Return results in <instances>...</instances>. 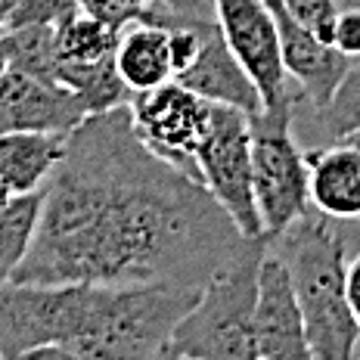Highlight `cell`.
<instances>
[{
  "label": "cell",
  "mask_w": 360,
  "mask_h": 360,
  "mask_svg": "<svg viewBox=\"0 0 360 360\" xmlns=\"http://www.w3.org/2000/svg\"><path fill=\"white\" fill-rule=\"evenodd\" d=\"M245 243L199 177L140 140L124 103L69 134L32 252L13 280L205 289Z\"/></svg>",
  "instance_id": "cell-1"
},
{
  "label": "cell",
  "mask_w": 360,
  "mask_h": 360,
  "mask_svg": "<svg viewBox=\"0 0 360 360\" xmlns=\"http://www.w3.org/2000/svg\"><path fill=\"white\" fill-rule=\"evenodd\" d=\"M270 245L289 264L304 314L311 357H360V323L348 302V243L335 227V217L320 208L304 212L289 230L270 239Z\"/></svg>",
  "instance_id": "cell-2"
},
{
  "label": "cell",
  "mask_w": 360,
  "mask_h": 360,
  "mask_svg": "<svg viewBox=\"0 0 360 360\" xmlns=\"http://www.w3.org/2000/svg\"><path fill=\"white\" fill-rule=\"evenodd\" d=\"M202 289L186 286H94L87 320L72 357L149 360L168 357L177 323L193 311Z\"/></svg>",
  "instance_id": "cell-3"
},
{
  "label": "cell",
  "mask_w": 360,
  "mask_h": 360,
  "mask_svg": "<svg viewBox=\"0 0 360 360\" xmlns=\"http://www.w3.org/2000/svg\"><path fill=\"white\" fill-rule=\"evenodd\" d=\"M270 236H258L239 249L212 280L199 302L177 323L168 357L190 360H258L255 304H258L261 261Z\"/></svg>",
  "instance_id": "cell-4"
},
{
  "label": "cell",
  "mask_w": 360,
  "mask_h": 360,
  "mask_svg": "<svg viewBox=\"0 0 360 360\" xmlns=\"http://www.w3.org/2000/svg\"><path fill=\"white\" fill-rule=\"evenodd\" d=\"M295 103L252 115V171L264 233L276 239L311 212V168L292 137Z\"/></svg>",
  "instance_id": "cell-5"
},
{
  "label": "cell",
  "mask_w": 360,
  "mask_h": 360,
  "mask_svg": "<svg viewBox=\"0 0 360 360\" xmlns=\"http://www.w3.org/2000/svg\"><path fill=\"white\" fill-rule=\"evenodd\" d=\"M90 289L94 283H0V357H28L41 345H63L72 357Z\"/></svg>",
  "instance_id": "cell-6"
},
{
  "label": "cell",
  "mask_w": 360,
  "mask_h": 360,
  "mask_svg": "<svg viewBox=\"0 0 360 360\" xmlns=\"http://www.w3.org/2000/svg\"><path fill=\"white\" fill-rule=\"evenodd\" d=\"M196 168L202 184L236 221L243 236L258 239L264 233L258 196H255L252 171V115L236 106H212V124L196 153Z\"/></svg>",
  "instance_id": "cell-7"
},
{
  "label": "cell",
  "mask_w": 360,
  "mask_h": 360,
  "mask_svg": "<svg viewBox=\"0 0 360 360\" xmlns=\"http://www.w3.org/2000/svg\"><path fill=\"white\" fill-rule=\"evenodd\" d=\"M127 106H131L134 131L153 153L199 177L196 153L212 124V100L171 78L168 84L131 94Z\"/></svg>",
  "instance_id": "cell-8"
},
{
  "label": "cell",
  "mask_w": 360,
  "mask_h": 360,
  "mask_svg": "<svg viewBox=\"0 0 360 360\" xmlns=\"http://www.w3.org/2000/svg\"><path fill=\"white\" fill-rule=\"evenodd\" d=\"M214 16L230 50L258 84L264 109L298 103L302 90L295 94L289 87L280 28H276V16L267 0H214Z\"/></svg>",
  "instance_id": "cell-9"
},
{
  "label": "cell",
  "mask_w": 360,
  "mask_h": 360,
  "mask_svg": "<svg viewBox=\"0 0 360 360\" xmlns=\"http://www.w3.org/2000/svg\"><path fill=\"white\" fill-rule=\"evenodd\" d=\"M255 339H258V360H314L289 264L274 245L261 261Z\"/></svg>",
  "instance_id": "cell-10"
},
{
  "label": "cell",
  "mask_w": 360,
  "mask_h": 360,
  "mask_svg": "<svg viewBox=\"0 0 360 360\" xmlns=\"http://www.w3.org/2000/svg\"><path fill=\"white\" fill-rule=\"evenodd\" d=\"M87 118L84 103L72 87L6 65L0 75V134L53 131L72 134Z\"/></svg>",
  "instance_id": "cell-11"
},
{
  "label": "cell",
  "mask_w": 360,
  "mask_h": 360,
  "mask_svg": "<svg viewBox=\"0 0 360 360\" xmlns=\"http://www.w3.org/2000/svg\"><path fill=\"white\" fill-rule=\"evenodd\" d=\"M267 6L276 16L283 63H286L289 78H295L302 96L314 109H323L339 90L342 78L348 75L351 56L342 53L333 41H323L314 28H307L283 0H267Z\"/></svg>",
  "instance_id": "cell-12"
},
{
  "label": "cell",
  "mask_w": 360,
  "mask_h": 360,
  "mask_svg": "<svg viewBox=\"0 0 360 360\" xmlns=\"http://www.w3.org/2000/svg\"><path fill=\"white\" fill-rule=\"evenodd\" d=\"M174 81H180L184 87L196 90L199 96L212 103H224V106H236L245 115H258L264 112V100L261 90L252 81V75L243 69V63L236 59V53L230 50L227 37H224L221 25H212L205 44H202L196 63L186 72H180Z\"/></svg>",
  "instance_id": "cell-13"
},
{
  "label": "cell",
  "mask_w": 360,
  "mask_h": 360,
  "mask_svg": "<svg viewBox=\"0 0 360 360\" xmlns=\"http://www.w3.org/2000/svg\"><path fill=\"white\" fill-rule=\"evenodd\" d=\"M311 202L335 221L360 217V149L348 140H333V146L311 149Z\"/></svg>",
  "instance_id": "cell-14"
},
{
  "label": "cell",
  "mask_w": 360,
  "mask_h": 360,
  "mask_svg": "<svg viewBox=\"0 0 360 360\" xmlns=\"http://www.w3.org/2000/svg\"><path fill=\"white\" fill-rule=\"evenodd\" d=\"M69 134L53 131H6L0 134V180L10 193L44 190L59 162L65 159Z\"/></svg>",
  "instance_id": "cell-15"
},
{
  "label": "cell",
  "mask_w": 360,
  "mask_h": 360,
  "mask_svg": "<svg viewBox=\"0 0 360 360\" xmlns=\"http://www.w3.org/2000/svg\"><path fill=\"white\" fill-rule=\"evenodd\" d=\"M118 75L131 94L153 90L174 78L171 65V32L155 22H131L122 28L115 50Z\"/></svg>",
  "instance_id": "cell-16"
},
{
  "label": "cell",
  "mask_w": 360,
  "mask_h": 360,
  "mask_svg": "<svg viewBox=\"0 0 360 360\" xmlns=\"http://www.w3.org/2000/svg\"><path fill=\"white\" fill-rule=\"evenodd\" d=\"M47 186L34 193H16L0 208V283H10L41 227Z\"/></svg>",
  "instance_id": "cell-17"
},
{
  "label": "cell",
  "mask_w": 360,
  "mask_h": 360,
  "mask_svg": "<svg viewBox=\"0 0 360 360\" xmlns=\"http://www.w3.org/2000/svg\"><path fill=\"white\" fill-rule=\"evenodd\" d=\"M56 81L78 94L87 115L109 112L115 106H124V103L131 100V90H127L122 75H118L115 56L96 59V63H59Z\"/></svg>",
  "instance_id": "cell-18"
},
{
  "label": "cell",
  "mask_w": 360,
  "mask_h": 360,
  "mask_svg": "<svg viewBox=\"0 0 360 360\" xmlns=\"http://www.w3.org/2000/svg\"><path fill=\"white\" fill-rule=\"evenodd\" d=\"M6 63L13 69H22L28 75H37L44 81H56L59 75V28L47 22H34V25L6 28L4 34Z\"/></svg>",
  "instance_id": "cell-19"
},
{
  "label": "cell",
  "mask_w": 360,
  "mask_h": 360,
  "mask_svg": "<svg viewBox=\"0 0 360 360\" xmlns=\"http://www.w3.org/2000/svg\"><path fill=\"white\" fill-rule=\"evenodd\" d=\"M59 28V59L63 63H96L109 59L118 50L122 28L112 22L94 16L87 10H78L69 16Z\"/></svg>",
  "instance_id": "cell-20"
},
{
  "label": "cell",
  "mask_w": 360,
  "mask_h": 360,
  "mask_svg": "<svg viewBox=\"0 0 360 360\" xmlns=\"http://www.w3.org/2000/svg\"><path fill=\"white\" fill-rule=\"evenodd\" d=\"M317 118L329 140H345L360 131V65L348 69L333 100L323 109H317Z\"/></svg>",
  "instance_id": "cell-21"
},
{
  "label": "cell",
  "mask_w": 360,
  "mask_h": 360,
  "mask_svg": "<svg viewBox=\"0 0 360 360\" xmlns=\"http://www.w3.org/2000/svg\"><path fill=\"white\" fill-rule=\"evenodd\" d=\"M81 10V0H19L16 10L6 19V28L34 25V22H47V25H63L69 16Z\"/></svg>",
  "instance_id": "cell-22"
},
{
  "label": "cell",
  "mask_w": 360,
  "mask_h": 360,
  "mask_svg": "<svg viewBox=\"0 0 360 360\" xmlns=\"http://www.w3.org/2000/svg\"><path fill=\"white\" fill-rule=\"evenodd\" d=\"M307 28H314L323 41H333L335 34V19H339V6L335 0H283Z\"/></svg>",
  "instance_id": "cell-23"
},
{
  "label": "cell",
  "mask_w": 360,
  "mask_h": 360,
  "mask_svg": "<svg viewBox=\"0 0 360 360\" xmlns=\"http://www.w3.org/2000/svg\"><path fill=\"white\" fill-rule=\"evenodd\" d=\"M146 6H149V0H81V10L94 13V16L106 19L118 28L137 22L140 16H143Z\"/></svg>",
  "instance_id": "cell-24"
},
{
  "label": "cell",
  "mask_w": 360,
  "mask_h": 360,
  "mask_svg": "<svg viewBox=\"0 0 360 360\" xmlns=\"http://www.w3.org/2000/svg\"><path fill=\"white\" fill-rule=\"evenodd\" d=\"M333 44L342 50V53H348L351 59L360 56V6H351V10L339 13Z\"/></svg>",
  "instance_id": "cell-25"
},
{
  "label": "cell",
  "mask_w": 360,
  "mask_h": 360,
  "mask_svg": "<svg viewBox=\"0 0 360 360\" xmlns=\"http://www.w3.org/2000/svg\"><path fill=\"white\" fill-rule=\"evenodd\" d=\"M348 302L354 311L357 323H360V255L348 264Z\"/></svg>",
  "instance_id": "cell-26"
},
{
  "label": "cell",
  "mask_w": 360,
  "mask_h": 360,
  "mask_svg": "<svg viewBox=\"0 0 360 360\" xmlns=\"http://www.w3.org/2000/svg\"><path fill=\"white\" fill-rule=\"evenodd\" d=\"M19 0H0V25H6V19H10V13L16 10Z\"/></svg>",
  "instance_id": "cell-27"
},
{
  "label": "cell",
  "mask_w": 360,
  "mask_h": 360,
  "mask_svg": "<svg viewBox=\"0 0 360 360\" xmlns=\"http://www.w3.org/2000/svg\"><path fill=\"white\" fill-rule=\"evenodd\" d=\"M6 65H10V63H6V50H4V44H0V75L6 72Z\"/></svg>",
  "instance_id": "cell-28"
},
{
  "label": "cell",
  "mask_w": 360,
  "mask_h": 360,
  "mask_svg": "<svg viewBox=\"0 0 360 360\" xmlns=\"http://www.w3.org/2000/svg\"><path fill=\"white\" fill-rule=\"evenodd\" d=\"M345 140H348V143H354V146L360 149V131H357V134H351V137H345Z\"/></svg>",
  "instance_id": "cell-29"
}]
</instances>
